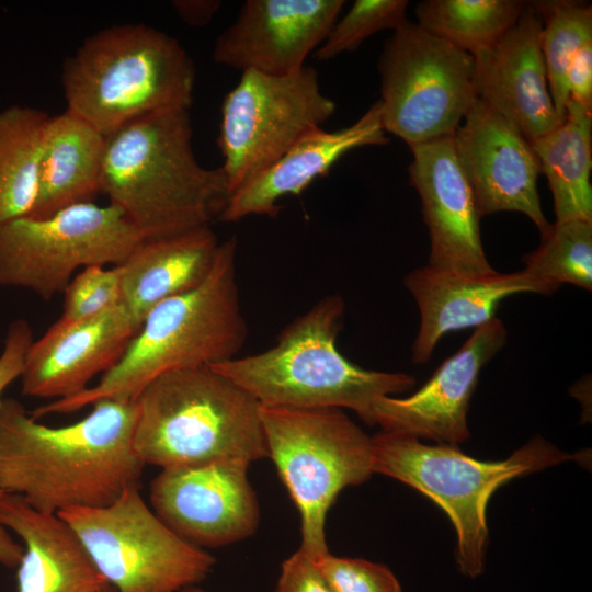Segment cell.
Listing matches in <instances>:
<instances>
[{
  "mask_svg": "<svg viewBox=\"0 0 592 592\" xmlns=\"http://www.w3.org/2000/svg\"><path fill=\"white\" fill-rule=\"evenodd\" d=\"M76 423L49 426L24 406H0V490L50 514L112 503L145 467L133 445L136 403L102 399Z\"/></svg>",
  "mask_w": 592,
  "mask_h": 592,
  "instance_id": "obj_1",
  "label": "cell"
},
{
  "mask_svg": "<svg viewBox=\"0 0 592 592\" xmlns=\"http://www.w3.org/2000/svg\"><path fill=\"white\" fill-rule=\"evenodd\" d=\"M189 110L137 118L105 136L101 193L144 239L219 219L230 191L221 168L200 164Z\"/></svg>",
  "mask_w": 592,
  "mask_h": 592,
  "instance_id": "obj_2",
  "label": "cell"
},
{
  "mask_svg": "<svg viewBox=\"0 0 592 592\" xmlns=\"http://www.w3.org/2000/svg\"><path fill=\"white\" fill-rule=\"evenodd\" d=\"M237 237L218 247L214 265L195 288L157 305L119 361L86 390L45 403L34 419L70 413L102 399L133 401L158 376L212 366L238 356L247 339L237 283Z\"/></svg>",
  "mask_w": 592,
  "mask_h": 592,
  "instance_id": "obj_3",
  "label": "cell"
},
{
  "mask_svg": "<svg viewBox=\"0 0 592 592\" xmlns=\"http://www.w3.org/2000/svg\"><path fill=\"white\" fill-rule=\"evenodd\" d=\"M345 305L340 295L320 299L292 321L271 348L210 367L263 407L353 410L371 425L374 403L410 390L406 373L371 371L350 362L337 348Z\"/></svg>",
  "mask_w": 592,
  "mask_h": 592,
  "instance_id": "obj_4",
  "label": "cell"
},
{
  "mask_svg": "<svg viewBox=\"0 0 592 592\" xmlns=\"http://www.w3.org/2000/svg\"><path fill=\"white\" fill-rule=\"evenodd\" d=\"M133 445L161 469L267 456L260 403L210 366L164 373L136 397Z\"/></svg>",
  "mask_w": 592,
  "mask_h": 592,
  "instance_id": "obj_5",
  "label": "cell"
},
{
  "mask_svg": "<svg viewBox=\"0 0 592 592\" xmlns=\"http://www.w3.org/2000/svg\"><path fill=\"white\" fill-rule=\"evenodd\" d=\"M195 66L172 36L145 24H119L87 37L61 75L67 110L104 136L147 115L189 110Z\"/></svg>",
  "mask_w": 592,
  "mask_h": 592,
  "instance_id": "obj_6",
  "label": "cell"
},
{
  "mask_svg": "<svg viewBox=\"0 0 592 592\" xmlns=\"http://www.w3.org/2000/svg\"><path fill=\"white\" fill-rule=\"evenodd\" d=\"M374 473L397 479L429 497L451 519L457 535L459 571L482 574L488 546L487 503L509 480L558 465L572 456L540 436L532 437L510 457L477 460L457 446L430 445L394 432L372 436Z\"/></svg>",
  "mask_w": 592,
  "mask_h": 592,
  "instance_id": "obj_7",
  "label": "cell"
},
{
  "mask_svg": "<svg viewBox=\"0 0 592 592\" xmlns=\"http://www.w3.org/2000/svg\"><path fill=\"white\" fill-rule=\"evenodd\" d=\"M267 456L301 519L300 548L329 551L325 524L338 493L374 474L372 437L339 408L261 406Z\"/></svg>",
  "mask_w": 592,
  "mask_h": 592,
  "instance_id": "obj_8",
  "label": "cell"
},
{
  "mask_svg": "<svg viewBox=\"0 0 592 592\" xmlns=\"http://www.w3.org/2000/svg\"><path fill=\"white\" fill-rule=\"evenodd\" d=\"M58 515L117 592H179L205 579L215 563L159 519L139 485L128 486L105 506L71 508Z\"/></svg>",
  "mask_w": 592,
  "mask_h": 592,
  "instance_id": "obj_9",
  "label": "cell"
},
{
  "mask_svg": "<svg viewBox=\"0 0 592 592\" xmlns=\"http://www.w3.org/2000/svg\"><path fill=\"white\" fill-rule=\"evenodd\" d=\"M382 123L409 147L453 136L478 99L474 58L407 21L378 59Z\"/></svg>",
  "mask_w": 592,
  "mask_h": 592,
  "instance_id": "obj_10",
  "label": "cell"
},
{
  "mask_svg": "<svg viewBox=\"0 0 592 592\" xmlns=\"http://www.w3.org/2000/svg\"><path fill=\"white\" fill-rule=\"evenodd\" d=\"M145 240L121 209L87 202L45 218L23 217L0 230V286L48 300L78 269L123 263Z\"/></svg>",
  "mask_w": 592,
  "mask_h": 592,
  "instance_id": "obj_11",
  "label": "cell"
},
{
  "mask_svg": "<svg viewBox=\"0 0 592 592\" xmlns=\"http://www.w3.org/2000/svg\"><path fill=\"white\" fill-rule=\"evenodd\" d=\"M334 111L312 67L287 76L242 71L224 98L217 137L230 195L300 137L320 128Z\"/></svg>",
  "mask_w": 592,
  "mask_h": 592,
  "instance_id": "obj_12",
  "label": "cell"
},
{
  "mask_svg": "<svg viewBox=\"0 0 592 592\" xmlns=\"http://www.w3.org/2000/svg\"><path fill=\"white\" fill-rule=\"evenodd\" d=\"M238 460L163 468L150 483L153 512L178 536L197 547L244 539L259 524V505Z\"/></svg>",
  "mask_w": 592,
  "mask_h": 592,
  "instance_id": "obj_13",
  "label": "cell"
},
{
  "mask_svg": "<svg viewBox=\"0 0 592 592\" xmlns=\"http://www.w3.org/2000/svg\"><path fill=\"white\" fill-rule=\"evenodd\" d=\"M463 121L453 135V147L480 217L520 212L545 234L551 224L542 209L540 167L530 140L479 99Z\"/></svg>",
  "mask_w": 592,
  "mask_h": 592,
  "instance_id": "obj_14",
  "label": "cell"
},
{
  "mask_svg": "<svg viewBox=\"0 0 592 592\" xmlns=\"http://www.w3.org/2000/svg\"><path fill=\"white\" fill-rule=\"evenodd\" d=\"M506 339V328L498 318L475 328L418 391L405 398L380 397L373 406L371 425L442 445L465 442L470 436L467 412L479 374Z\"/></svg>",
  "mask_w": 592,
  "mask_h": 592,
  "instance_id": "obj_15",
  "label": "cell"
},
{
  "mask_svg": "<svg viewBox=\"0 0 592 592\" xmlns=\"http://www.w3.org/2000/svg\"><path fill=\"white\" fill-rule=\"evenodd\" d=\"M343 0H247L216 38L215 62L287 76L305 67L338 20Z\"/></svg>",
  "mask_w": 592,
  "mask_h": 592,
  "instance_id": "obj_16",
  "label": "cell"
},
{
  "mask_svg": "<svg viewBox=\"0 0 592 592\" xmlns=\"http://www.w3.org/2000/svg\"><path fill=\"white\" fill-rule=\"evenodd\" d=\"M410 182L429 230V266L459 273L492 271L480 235V215L458 163L453 136L410 147Z\"/></svg>",
  "mask_w": 592,
  "mask_h": 592,
  "instance_id": "obj_17",
  "label": "cell"
},
{
  "mask_svg": "<svg viewBox=\"0 0 592 592\" xmlns=\"http://www.w3.org/2000/svg\"><path fill=\"white\" fill-rule=\"evenodd\" d=\"M138 329L123 305L89 319H58L27 349L22 394L58 400L86 390L119 361Z\"/></svg>",
  "mask_w": 592,
  "mask_h": 592,
  "instance_id": "obj_18",
  "label": "cell"
},
{
  "mask_svg": "<svg viewBox=\"0 0 592 592\" xmlns=\"http://www.w3.org/2000/svg\"><path fill=\"white\" fill-rule=\"evenodd\" d=\"M542 27L539 14L526 2L505 34L473 55L478 99L514 124L530 141L562 122L549 92Z\"/></svg>",
  "mask_w": 592,
  "mask_h": 592,
  "instance_id": "obj_19",
  "label": "cell"
},
{
  "mask_svg": "<svg viewBox=\"0 0 592 592\" xmlns=\"http://www.w3.org/2000/svg\"><path fill=\"white\" fill-rule=\"evenodd\" d=\"M403 284L420 312L412 361L426 363L442 339L452 331L477 328L496 318L500 303L520 293L554 294L559 286L526 272L459 273L432 266L409 272Z\"/></svg>",
  "mask_w": 592,
  "mask_h": 592,
  "instance_id": "obj_20",
  "label": "cell"
},
{
  "mask_svg": "<svg viewBox=\"0 0 592 592\" xmlns=\"http://www.w3.org/2000/svg\"><path fill=\"white\" fill-rule=\"evenodd\" d=\"M388 143L380 103L376 101L348 127L333 132L320 127L300 137L276 161L231 193L219 219L235 223L252 215L275 217L281 198L300 194L349 151Z\"/></svg>",
  "mask_w": 592,
  "mask_h": 592,
  "instance_id": "obj_21",
  "label": "cell"
},
{
  "mask_svg": "<svg viewBox=\"0 0 592 592\" xmlns=\"http://www.w3.org/2000/svg\"><path fill=\"white\" fill-rule=\"evenodd\" d=\"M0 523L24 544L18 592H104L109 583L71 526L22 497H0Z\"/></svg>",
  "mask_w": 592,
  "mask_h": 592,
  "instance_id": "obj_22",
  "label": "cell"
},
{
  "mask_svg": "<svg viewBox=\"0 0 592 592\" xmlns=\"http://www.w3.org/2000/svg\"><path fill=\"white\" fill-rule=\"evenodd\" d=\"M210 226L143 240L116 265L122 305L140 328L160 303L198 286L210 272L219 247Z\"/></svg>",
  "mask_w": 592,
  "mask_h": 592,
  "instance_id": "obj_23",
  "label": "cell"
},
{
  "mask_svg": "<svg viewBox=\"0 0 592 592\" xmlns=\"http://www.w3.org/2000/svg\"><path fill=\"white\" fill-rule=\"evenodd\" d=\"M105 136L66 109L43 132L38 185L27 217L45 218L101 193Z\"/></svg>",
  "mask_w": 592,
  "mask_h": 592,
  "instance_id": "obj_24",
  "label": "cell"
},
{
  "mask_svg": "<svg viewBox=\"0 0 592 592\" xmlns=\"http://www.w3.org/2000/svg\"><path fill=\"white\" fill-rule=\"evenodd\" d=\"M530 143L547 178L556 221H592V107L569 98L563 121Z\"/></svg>",
  "mask_w": 592,
  "mask_h": 592,
  "instance_id": "obj_25",
  "label": "cell"
},
{
  "mask_svg": "<svg viewBox=\"0 0 592 592\" xmlns=\"http://www.w3.org/2000/svg\"><path fill=\"white\" fill-rule=\"evenodd\" d=\"M48 115L13 105L0 111V230L34 206L42 139Z\"/></svg>",
  "mask_w": 592,
  "mask_h": 592,
  "instance_id": "obj_26",
  "label": "cell"
},
{
  "mask_svg": "<svg viewBox=\"0 0 592 592\" xmlns=\"http://www.w3.org/2000/svg\"><path fill=\"white\" fill-rule=\"evenodd\" d=\"M520 0H424L417 24L471 56L496 43L519 20Z\"/></svg>",
  "mask_w": 592,
  "mask_h": 592,
  "instance_id": "obj_27",
  "label": "cell"
},
{
  "mask_svg": "<svg viewBox=\"0 0 592 592\" xmlns=\"http://www.w3.org/2000/svg\"><path fill=\"white\" fill-rule=\"evenodd\" d=\"M539 14L542 50L555 111L563 121L569 100L566 75L574 54L592 42V5L572 0L532 1Z\"/></svg>",
  "mask_w": 592,
  "mask_h": 592,
  "instance_id": "obj_28",
  "label": "cell"
},
{
  "mask_svg": "<svg viewBox=\"0 0 592 592\" xmlns=\"http://www.w3.org/2000/svg\"><path fill=\"white\" fill-rule=\"evenodd\" d=\"M540 236V244L523 257V271L558 286L568 283L591 291L592 221H555Z\"/></svg>",
  "mask_w": 592,
  "mask_h": 592,
  "instance_id": "obj_29",
  "label": "cell"
},
{
  "mask_svg": "<svg viewBox=\"0 0 592 592\" xmlns=\"http://www.w3.org/2000/svg\"><path fill=\"white\" fill-rule=\"evenodd\" d=\"M407 7V0L354 1L315 50V58L320 61L330 60L342 53L357 49L365 39L379 31H395L408 21Z\"/></svg>",
  "mask_w": 592,
  "mask_h": 592,
  "instance_id": "obj_30",
  "label": "cell"
},
{
  "mask_svg": "<svg viewBox=\"0 0 592 592\" xmlns=\"http://www.w3.org/2000/svg\"><path fill=\"white\" fill-rule=\"evenodd\" d=\"M60 320L75 321L102 315L122 305L118 267H83L64 289Z\"/></svg>",
  "mask_w": 592,
  "mask_h": 592,
  "instance_id": "obj_31",
  "label": "cell"
},
{
  "mask_svg": "<svg viewBox=\"0 0 592 592\" xmlns=\"http://www.w3.org/2000/svg\"><path fill=\"white\" fill-rule=\"evenodd\" d=\"M317 562L333 592H401L399 581L383 563L338 557L329 551Z\"/></svg>",
  "mask_w": 592,
  "mask_h": 592,
  "instance_id": "obj_32",
  "label": "cell"
},
{
  "mask_svg": "<svg viewBox=\"0 0 592 592\" xmlns=\"http://www.w3.org/2000/svg\"><path fill=\"white\" fill-rule=\"evenodd\" d=\"M276 592H333L323 577L317 557L301 548L283 565Z\"/></svg>",
  "mask_w": 592,
  "mask_h": 592,
  "instance_id": "obj_33",
  "label": "cell"
},
{
  "mask_svg": "<svg viewBox=\"0 0 592 592\" xmlns=\"http://www.w3.org/2000/svg\"><path fill=\"white\" fill-rule=\"evenodd\" d=\"M32 342L33 331L26 320L18 319L10 323L0 354V406L3 391L20 378L24 357Z\"/></svg>",
  "mask_w": 592,
  "mask_h": 592,
  "instance_id": "obj_34",
  "label": "cell"
},
{
  "mask_svg": "<svg viewBox=\"0 0 592 592\" xmlns=\"http://www.w3.org/2000/svg\"><path fill=\"white\" fill-rule=\"evenodd\" d=\"M569 98L592 107V42L572 57L566 75Z\"/></svg>",
  "mask_w": 592,
  "mask_h": 592,
  "instance_id": "obj_35",
  "label": "cell"
},
{
  "mask_svg": "<svg viewBox=\"0 0 592 592\" xmlns=\"http://www.w3.org/2000/svg\"><path fill=\"white\" fill-rule=\"evenodd\" d=\"M220 3L217 0H174L172 7L178 16L187 25L204 26L218 12Z\"/></svg>",
  "mask_w": 592,
  "mask_h": 592,
  "instance_id": "obj_36",
  "label": "cell"
},
{
  "mask_svg": "<svg viewBox=\"0 0 592 592\" xmlns=\"http://www.w3.org/2000/svg\"><path fill=\"white\" fill-rule=\"evenodd\" d=\"M24 548L10 535L8 528L0 523V563L8 568L19 566Z\"/></svg>",
  "mask_w": 592,
  "mask_h": 592,
  "instance_id": "obj_37",
  "label": "cell"
},
{
  "mask_svg": "<svg viewBox=\"0 0 592 592\" xmlns=\"http://www.w3.org/2000/svg\"><path fill=\"white\" fill-rule=\"evenodd\" d=\"M181 592H205V591L196 588L195 585H192V587H187L183 589Z\"/></svg>",
  "mask_w": 592,
  "mask_h": 592,
  "instance_id": "obj_38",
  "label": "cell"
},
{
  "mask_svg": "<svg viewBox=\"0 0 592 592\" xmlns=\"http://www.w3.org/2000/svg\"><path fill=\"white\" fill-rule=\"evenodd\" d=\"M3 494V492L0 490V497Z\"/></svg>",
  "mask_w": 592,
  "mask_h": 592,
  "instance_id": "obj_39",
  "label": "cell"
},
{
  "mask_svg": "<svg viewBox=\"0 0 592 592\" xmlns=\"http://www.w3.org/2000/svg\"><path fill=\"white\" fill-rule=\"evenodd\" d=\"M104 592H110L109 590L104 591Z\"/></svg>",
  "mask_w": 592,
  "mask_h": 592,
  "instance_id": "obj_40",
  "label": "cell"
}]
</instances>
